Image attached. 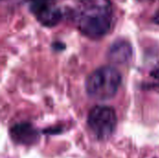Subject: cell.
Returning <instances> with one entry per match:
<instances>
[{
	"label": "cell",
	"mask_w": 159,
	"mask_h": 158,
	"mask_svg": "<svg viewBox=\"0 0 159 158\" xmlns=\"http://www.w3.org/2000/svg\"><path fill=\"white\" fill-rule=\"evenodd\" d=\"M29 9L46 27L56 26L62 19V12L56 7L55 0H29Z\"/></svg>",
	"instance_id": "obj_4"
},
{
	"label": "cell",
	"mask_w": 159,
	"mask_h": 158,
	"mask_svg": "<svg viewBox=\"0 0 159 158\" xmlns=\"http://www.w3.org/2000/svg\"><path fill=\"white\" fill-rule=\"evenodd\" d=\"M151 75H152L157 82H159V66H157V67L151 73Z\"/></svg>",
	"instance_id": "obj_7"
},
{
	"label": "cell",
	"mask_w": 159,
	"mask_h": 158,
	"mask_svg": "<svg viewBox=\"0 0 159 158\" xmlns=\"http://www.w3.org/2000/svg\"><path fill=\"white\" fill-rule=\"evenodd\" d=\"M12 140L17 143L32 144L38 141V132L28 123H20L10 129Z\"/></svg>",
	"instance_id": "obj_5"
},
{
	"label": "cell",
	"mask_w": 159,
	"mask_h": 158,
	"mask_svg": "<svg viewBox=\"0 0 159 158\" xmlns=\"http://www.w3.org/2000/svg\"><path fill=\"white\" fill-rule=\"evenodd\" d=\"M108 57L115 63H126L132 57V47L128 41L118 39L111 45Z\"/></svg>",
	"instance_id": "obj_6"
},
{
	"label": "cell",
	"mask_w": 159,
	"mask_h": 158,
	"mask_svg": "<svg viewBox=\"0 0 159 158\" xmlns=\"http://www.w3.org/2000/svg\"><path fill=\"white\" fill-rule=\"evenodd\" d=\"M142 1H143V0H142Z\"/></svg>",
	"instance_id": "obj_9"
},
{
	"label": "cell",
	"mask_w": 159,
	"mask_h": 158,
	"mask_svg": "<svg viewBox=\"0 0 159 158\" xmlns=\"http://www.w3.org/2000/svg\"><path fill=\"white\" fill-rule=\"evenodd\" d=\"M154 21H155L156 23L159 24V9L156 12V14H155V16H154Z\"/></svg>",
	"instance_id": "obj_8"
},
{
	"label": "cell",
	"mask_w": 159,
	"mask_h": 158,
	"mask_svg": "<svg viewBox=\"0 0 159 158\" xmlns=\"http://www.w3.org/2000/svg\"><path fill=\"white\" fill-rule=\"evenodd\" d=\"M79 31L93 39L101 38L111 29L112 5L109 0H79L75 11Z\"/></svg>",
	"instance_id": "obj_1"
},
{
	"label": "cell",
	"mask_w": 159,
	"mask_h": 158,
	"mask_svg": "<svg viewBox=\"0 0 159 158\" xmlns=\"http://www.w3.org/2000/svg\"><path fill=\"white\" fill-rule=\"evenodd\" d=\"M121 81V74L116 68L112 66L100 67L88 76L86 91L92 99L110 100L117 93Z\"/></svg>",
	"instance_id": "obj_2"
},
{
	"label": "cell",
	"mask_w": 159,
	"mask_h": 158,
	"mask_svg": "<svg viewBox=\"0 0 159 158\" xmlns=\"http://www.w3.org/2000/svg\"><path fill=\"white\" fill-rule=\"evenodd\" d=\"M88 124L99 140H106L116 129L117 124L116 114L111 107L96 106L89 115Z\"/></svg>",
	"instance_id": "obj_3"
}]
</instances>
